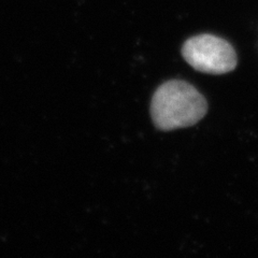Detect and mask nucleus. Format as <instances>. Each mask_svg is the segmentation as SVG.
<instances>
[{
  "instance_id": "f257e3e1",
  "label": "nucleus",
  "mask_w": 258,
  "mask_h": 258,
  "mask_svg": "<svg viewBox=\"0 0 258 258\" xmlns=\"http://www.w3.org/2000/svg\"><path fill=\"white\" fill-rule=\"evenodd\" d=\"M207 111L205 97L191 84L181 80H171L160 85L151 102L153 123L164 132L195 125Z\"/></svg>"
},
{
  "instance_id": "f03ea898",
  "label": "nucleus",
  "mask_w": 258,
  "mask_h": 258,
  "mask_svg": "<svg viewBox=\"0 0 258 258\" xmlns=\"http://www.w3.org/2000/svg\"><path fill=\"white\" fill-rule=\"evenodd\" d=\"M182 55L197 71L209 75H224L236 68L238 58L226 40L213 35L189 38L182 47Z\"/></svg>"
}]
</instances>
